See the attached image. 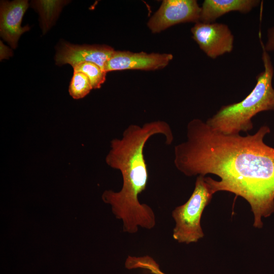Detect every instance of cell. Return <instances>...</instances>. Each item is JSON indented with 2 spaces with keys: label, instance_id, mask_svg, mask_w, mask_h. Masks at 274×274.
Segmentation results:
<instances>
[{
  "label": "cell",
  "instance_id": "obj_15",
  "mask_svg": "<svg viewBox=\"0 0 274 274\" xmlns=\"http://www.w3.org/2000/svg\"><path fill=\"white\" fill-rule=\"evenodd\" d=\"M12 55L11 50L7 46H5L1 41V59L8 58Z\"/></svg>",
  "mask_w": 274,
  "mask_h": 274
},
{
  "label": "cell",
  "instance_id": "obj_13",
  "mask_svg": "<svg viewBox=\"0 0 274 274\" xmlns=\"http://www.w3.org/2000/svg\"><path fill=\"white\" fill-rule=\"evenodd\" d=\"M92 89L88 77L85 74L74 72L68 88L69 93L73 98L78 99L83 98Z\"/></svg>",
  "mask_w": 274,
  "mask_h": 274
},
{
  "label": "cell",
  "instance_id": "obj_9",
  "mask_svg": "<svg viewBox=\"0 0 274 274\" xmlns=\"http://www.w3.org/2000/svg\"><path fill=\"white\" fill-rule=\"evenodd\" d=\"M28 7V3L26 0L1 2V36L13 49L16 48L20 36L29 29L28 26H21L23 16Z\"/></svg>",
  "mask_w": 274,
  "mask_h": 274
},
{
  "label": "cell",
  "instance_id": "obj_14",
  "mask_svg": "<svg viewBox=\"0 0 274 274\" xmlns=\"http://www.w3.org/2000/svg\"><path fill=\"white\" fill-rule=\"evenodd\" d=\"M261 44L267 52H274V26L268 29L267 31V41L265 44L261 42Z\"/></svg>",
  "mask_w": 274,
  "mask_h": 274
},
{
  "label": "cell",
  "instance_id": "obj_2",
  "mask_svg": "<svg viewBox=\"0 0 274 274\" xmlns=\"http://www.w3.org/2000/svg\"><path fill=\"white\" fill-rule=\"evenodd\" d=\"M157 134L163 135L167 145L174 136L169 124L157 120L144 124L129 125L120 139L111 142V149L106 157L107 164L120 170L123 179L120 191H106L102 195L110 203L116 217L122 221L124 232L135 233L139 227L151 229L156 224L152 209L141 203L139 195L144 191L148 181V172L144 155V148L148 140Z\"/></svg>",
  "mask_w": 274,
  "mask_h": 274
},
{
  "label": "cell",
  "instance_id": "obj_16",
  "mask_svg": "<svg viewBox=\"0 0 274 274\" xmlns=\"http://www.w3.org/2000/svg\"><path fill=\"white\" fill-rule=\"evenodd\" d=\"M161 274H166V273H164V272H163Z\"/></svg>",
  "mask_w": 274,
  "mask_h": 274
},
{
  "label": "cell",
  "instance_id": "obj_1",
  "mask_svg": "<svg viewBox=\"0 0 274 274\" xmlns=\"http://www.w3.org/2000/svg\"><path fill=\"white\" fill-rule=\"evenodd\" d=\"M270 132L261 126L253 134H224L200 119L187 125L186 140L174 148V164L188 177H207L214 192L227 191L244 198L254 215V227L274 213V148L264 141Z\"/></svg>",
  "mask_w": 274,
  "mask_h": 274
},
{
  "label": "cell",
  "instance_id": "obj_12",
  "mask_svg": "<svg viewBox=\"0 0 274 274\" xmlns=\"http://www.w3.org/2000/svg\"><path fill=\"white\" fill-rule=\"evenodd\" d=\"M74 71L85 74L93 89H98L106 80V73L99 66L92 62H85L73 67Z\"/></svg>",
  "mask_w": 274,
  "mask_h": 274
},
{
  "label": "cell",
  "instance_id": "obj_7",
  "mask_svg": "<svg viewBox=\"0 0 274 274\" xmlns=\"http://www.w3.org/2000/svg\"><path fill=\"white\" fill-rule=\"evenodd\" d=\"M173 58L172 54L115 50L104 70L106 72L124 70H156L165 67Z\"/></svg>",
  "mask_w": 274,
  "mask_h": 274
},
{
  "label": "cell",
  "instance_id": "obj_6",
  "mask_svg": "<svg viewBox=\"0 0 274 274\" xmlns=\"http://www.w3.org/2000/svg\"><path fill=\"white\" fill-rule=\"evenodd\" d=\"M191 31L200 49L212 59L229 53L233 50L234 36L224 23L199 21L195 23Z\"/></svg>",
  "mask_w": 274,
  "mask_h": 274
},
{
  "label": "cell",
  "instance_id": "obj_5",
  "mask_svg": "<svg viewBox=\"0 0 274 274\" xmlns=\"http://www.w3.org/2000/svg\"><path fill=\"white\" fill-rule=\"evenodd\" d=\"M201 7L196 0H164L148 22L153 33L182 23L199 21Z\"/></svg>",
  "mask_w": 274,
  "mask_h": 274
},
{
  "label": "cell",
  "instance_id": "obj_11",
  "mask_svg": "<svg viewBox=\"0 0 274 274\" xmlns=\"http://www.w3.org/2000/svg\"><path fill=\"white\" fill-rule=\"evenodd\" d=\"M65 3L60 1H37L33 2V7L40 14L44 33L52 26Z\"/></svg>",
  "mask_w": 274,
  "mask_h": 274
},
{
  "label": "cell",
  "instance_id": "obj_3",
  "mask_svg": "<svg viewBox=\"0 0 274 274\" xmlns=\"http://www.w3.org/2000/svg\"><path fill=\"white\" fill-rule=\"evenodd\" d=\"M262 49L264 70L256 76L255 86L244 99L222 106L206 121L213 130L224 134L247 132L253 129L252 118L256 115L274 111V68L268 53L262 46Z\"/></svg>",
  "mask_w": 274,
  "mask_h": 274
},
{
  "label": "cell",
  "instance_id": "obj_4",
  "mask_svg": "<svg viewBox=\"0 0 274 274\" xmlns=\"http://www.w3.org/2000/svg\"><path fill=\"white\" fill-rule=\"evenodd\" d=\"M215 193L207 177L198 176L194 190L188 200L172 212L176 223L173 233L175 241L189 244L196 243L203 237L200 225L201 216Z\"/></svg>",
  "mask_w": 274,
  "mask_h": 274
},
{
  "label": "cell",
  "instance_id": "obj_10",
  "mask_svg": "<svg viewBox=\"0 0 274 274\" xmlns=\"http://www.w3.org/2000/svg\"><path fill=\"white\" fill-rule=\"evenodd\" d=\"M259 0H204L202 4L199 21L213 23L231 12L246 14L257 7Z\"/></svg>",
  "mask_w": 274,
  "mask_h": 274
},
{
  "label": "cell",
  "instance_id": "obj_8",
  "mask_svg": "<svg viewBox=\"0 0 274 274\" xmlns=\"http://www.w3.org/2000/svg\"><path fill=\"white\" fill-rule=\"evenodd\" d=\"M114 51L112 47L106 45H76L62 43L57 50L55 60L58 65L70 64L73 67L79 63L90 62L104 70Z\"/></svg>",
  "mask_w": 274,
  "mask_h": 274
}]
</instances>
